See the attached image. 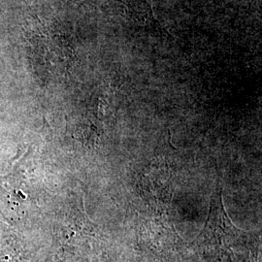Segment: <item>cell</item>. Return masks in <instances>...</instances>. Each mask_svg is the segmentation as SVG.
Returning a JSON list of instances; mask_svg holds the SVG:
<instances>
[{"label":"cell","instance_id":"1","mask_svg":"<svg viewBox=\"0 0 262 262\" xmlns=\"http://www.w3.org/2000/svg\"><path fill=\"white\" fill-rule=\"evenodd\" d=\"M237 229L231 224L230 219L225 213L222 199V189H216L211 199L210 213L207 219L203 234L210 237H222L236 234Z\"/></svg>","mask_w":262,"mask_h":262}]
</instances>
